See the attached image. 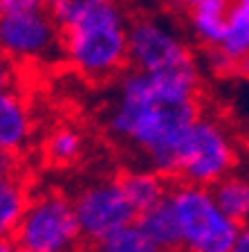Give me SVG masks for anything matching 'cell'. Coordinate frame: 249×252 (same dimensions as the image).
<instances>
[{"instance_id": "6da1fadb", "label": "cell", "mask_w": 249, "mask_h": 252, "mask_svg": "<svg viewBox=\"0 0 249 252\" xmlns=\"http://www.w3.org/2000/svg\"><path fill=\"white\" fill-rule=\"evenodd\" d=\"M197 63L166 72L121 74L106 110V131L114 142L135 149L148 169L177 176L182 142L200 117Z\"/></svg>"}, {"instance_id": "7a4b0ae2", "label": "cell", "mask_w": 249, "mask_h": 252, "mask_svg": "<svg viewBox=\"0 0 249 252\" xmlns=\"http://www.w3.org/2000/svg\"><path fill=\"white\" fill-rule=\"evenodd\" d=\"M128 18L117 0H104L63 30V57L79 74L106 81L128 63Z\"/></svg>"}, {"instance_id": "3957f363", "label": "cell", "mask_w": 249, "mask_h": 252, "mask_svg": "<svg viewBox=\"0 0 249 252\" xmlns=\"http://www.w3.org/2000/svg\"><path fill=\"white\" fill-rule=\"evenodd\" d=\"M168 198L180 223L182 252H231L243 225L227 216L211 194V187L177 183Z\"/></svg>"}, {"instance_id": "277c9868", "label": "cell", "mask_w": 249, "mask_h": 252, "mask_svg": "<svg viewBox=\"0 0 249 252\" xmlns=\"http://www.w3.org/2000/svg\"><path fill=\"white\" fill-rule=\"evenodd\" d=\"M238 167V147L234 135L220 120L211 115L197 117L189 126L182 142V158L177 176L182 183L213 187Z\"/></svg>"}, {"instance_id": "5b68a950", "label": "cell", "mask_w": 249, "mask_h": 252, "mask_svg": "<svg viewBox=\"0 0 249 252\" xmlns=\"http://www.w3.org/2000/svg\"><path fill=\"white\" fill-rule=\"evenodd\" d=\"M14 239L25 252H74L81 232L72 198L52 189L34 196Z\"/></svg>"}, {"instance_id": "8992f818", "label": "cell", "mask_w": 249, "mask_h": 252, "mask_svg": "<svg viewBox=\"0 0 249 252\" xmlns=\"http://www.w3.org/2000/svg\"><path fill=\"white\" fill-rule=\"evenodd\" d=\"M0 50L11 63H52L63 54V30L45 7L2 14Z\"/></svg>"}, {"instance_id": "52a82bcc", "label": "cell", "mask_w": 249, "mask_h": 252, "mask_svg": "<svg viewBox=\"0 0 249 252\" xmlns=\"http://www.w3.org/2000/svg\"><path fill=\"white\" fill-rule=\"evenodd\" d=\"M81 239L94 243L108 239L110 234L133 225L137 210L126 196L119 178L99 180L83 187L72 198Z\"/></svg>"}, {"instance_id": "ba28073f", "label": "cell", "mask_w": 249, "mask_h": 252, "mask_svg": "<svg viewBox=\"0 0 249 252\" xmlns=\"http://www.w3.org/2000/svg\"><path fill=\"white\" fill-rule=\"evenodd\" d=\"M128 63L139 72H166L191 65L195 59L168 21L139 16L128 27Z\"/></svg>"}, {"instance_id": "9c48e42d", "label": "cell", "mask_w": 249, "mask_h": 252, "mask_svg": "<svg viewBox=\"0 0 249 252\" xmlns=\"http://www.w3.org/2000/svg\"><path fill=\"white\" fill-rule=\"evenodd\" d=\"M34 133L31 110L23 94L9 88H0V149L2 151H23Z\"/></svg>"}, {"instance_id": "30bf717a", "label": "cell", "mask_w": 249, "mask_h": 252, "mask_svg": "<svg viewBox=\"0 0 249 252\" xmlns=\"http://www.w3.org/2000/svg\"><path fill=\"white\" fill-rule=\"evenodd\" d=\"M187 11L195 41L202 47H218L227 30L231 0H177Z\"/></svg>"}, {"instance_id": "8fae6325", "label": "cell", "mask_w": 249, "mask_h": 252, "mask_svg": "<svg viewBox=\"0 0 249 252\" xmlns=\"http://www.w3.org/2000/svg\"><path fill=\"white\" fill-rule=\"evenodd\" d=\"M137 225L144 230V234L164 252H182V236L180 223H177L175 210L171 198H164L155 207L141 212L137 216Z\"/></svg>"}, {"instance_id": "7c38bea8", "label": "cell", "mask_w": 249, "mask_h": 252, "mask_svg": "<svg viewBox=\"0 0 249 252\" xmlns=\"http://www.w3.org/2000/svg\"><path fill=\"white\" fill-rule=\"evenodd\" d=\"M121 185H124L126 196L130 198V203L135 205L137 214L155 207L157 203H162L164 198H168V183L166 176L153 171V169H135V171H126L124 176H119Z\"/></svg>"}, {"instance_id": "4fadbf2b", "label": "cell", "mask_w": 249, "mask_h": 252, "mask_svg": "<svg viewBox=\"0 0 249 252\" xmlns=\"http://www.w3.org/2000/svg\"><path fill=\"white\" fill-rule=\"evenodd\" d=\"M211 194L220 210L227 216L240 223L249 225V173L247 171H231L222 180L211 187Z\"/></svg>"}, {"instance_id": "5bb4252c", "label": "cell", "mask_w": 249, "mask_h": 252, "mask_svg": "<svg viewBox=\"0 0 249 252\" xmlns=\"http://www.w3.org/2000/svg\"><path fill=\"white\" fill-rule=\"evenodd\" d=\"M29 200V191L21 176L0 178V239L16 234Z\"/></svg>"}, {"instance_id": "9a60e30c", "label": "cell", "mask_w": 249, "mask_h": 252, "mask_svg": "<svg viewBox=\"0 0 249 252\" xmlns=\"http://www.w3.org/2000/svg\"><path fill=\"white\" fill-rule=\"evenodd\" d=\"M85 142L83 135L74 128V126H58L47 135L45 144H43V153L45 160L54 167H70L83 156Z\"/></svg>"}, {"instance_id": "2e32d148", "label": "cell", "mask_w": 249, "mask_h": 252, "mask_svg": "<svg viewBox=\"0 0 249 252\" xmlns=\"http://www.w3.org/2000/svg\"><path fill=\"white\" fill-rule=\"evenodd\" d=\"M92 252H164V250L160 246H155L144 234V230L137 225L135 220L133 225L114 232V234H110L104 241L94 243Z\"/></svg>"}, {"instance_id": "e0dca14e", "label": "cell", "mask_w": 249, "mask_h": 252, "mask_svg": "<svg viewBox=\"0 0 249 252\" xmlns=\"http://www.w3.org/2000/svg\"><path fill=\"white\" fill-rule=\"evenodd\" d=\"M220 50L227 54L231 61L240 63L243 59L249 57V18L238 11H229L227 30L220 41Z\"/></svg>"}, {"instance_id": "ac0fdd59", "label": "cell", "mask_w": 249, "mask_h": 252, "mask_svg": "<svg viewBox=\"0 0 249 252\" xmlns=\"http://www.w3.org/2000/svg\"><path fill=\"white\" fill-rule=\"evenodd\" d=\"M99 2H104V0H45V9L52 14L58 27L65 30L72 23H77L85 11L97 7Z\"/></svg>"}, {"instance_id": "d6986e66", "label": "cell", "mask_w": 249, "mask_h": 252, "mask_svg": "<svg viewBox=\"0 0 249 252\" xmlns=\"http://www.w3.org/2000/svg\"><path fill=\"white\" fill-rule=\"evenodd\" d=\"M204 50H207L204 65L209 68V72H213V74H234L236 72L238 63L231 61L220 47H204Z\"/></svg>"}, {"instance_id": "ffe728a7", "label": "cell", "mask_w": 249, "mask_h": 252, "mask_svg": "<svg viewBox=\"0 0 249 252\" xmlns=\"http://www.w3.org/2000/svg\"><path fill=\"white\" fill-rule=\"evenodd\" d=\"M43 7H45V0H0V16L16 14V11L43 9Z\"/></svg>"}, {"instance_id": "44dd1931", "label": "cell", "mask_w": 249, "mask_h": 252, "mask_svg": "<svg viewBox=\"0 0 249 252\" xmlns=\"http://www.w3.org/2000/svg\"><path fill=\"white\" fill-rule=\"evenodd\" d=\"M18 171H21V160H18V153L2 151V149H0V178L18 176Z\"/></svg>"}, {"instance_id": "7402d4cb", "label": "cell", "mask_w": 249, "mask_h": 252, "mask_svg": "<svg viewBox=\"0 0 249 252\" xmlns=\"http://www.w3.org/2000/svg\"><path fill=\"white\" fill-rule=\"evenodd\" d=\"M14 84V63L0 50V88H9Z\"/></svg>"}, {"instance_id": "603a6c76", "label": "cell", "mask_w": 249, "mask_h": 252, "mask_svg": "<svg viewBox=\"0 0 249 252\" xmlns=\"http://www.w3.org/2000/svg\"><path fill=\"white\" fill-rule=\"evenodd\" d=\"M231 252H249V225H243L238 241H236V246Z\"/></svg>"}, {"instance_id": "cb8c5ba5", "label": "cell", "mask_w": 249, "mask_h": 252, "mask_svg": "<svg viewBox=\"0 0 249 252\" xmlns=\"http://www.w3.org/2000/svg\"><path fill=\"white\" fill-rule=\"evenodd\" d=\"M0 252H23V248L18 246L14 236H2L0 239Z\"/></svg>"}, {"instance_id": "d4e9b609", "label": "cell", "mask_w": 249, "mask_h": 252, "mask_svg": "<svg viewBox=\"0 0 249 252\" xmlns=\"http://www.w3.org/2000/svg\"><path fill=\"white\" fill-rule=\"evenodd\" d=\"M236 72H238L240 77L249 79V57H247V59H243V61L238 63V68H236Z\"/></svg>"}, {"instance_id": "484cf974", "label": "cell", "mask_w": 249, "mask_h": 252, "mask_svg": "<svg viewBox=\"0 0 249 252\" xmlns=\"http://www.w3.org/2000/svg\"><path fill=\"white\" fill-rule=\"evenodd\" d=\"M247 153H249V142H247Z\"/></svg>"}, {"instance_id": "4316f807", "label": "cell", "mask_w": 249, "mask_h": 252, "mask_svg": "<svg viewBox=\"0 0 249 252\" xmlns=\"http://www.w3.org/2000/svg\"><path fill=\"white\" fill-rule=\"evenodd\" d=\"M23 252H25V250H23Z\"/></svg>"}]
</instances>
